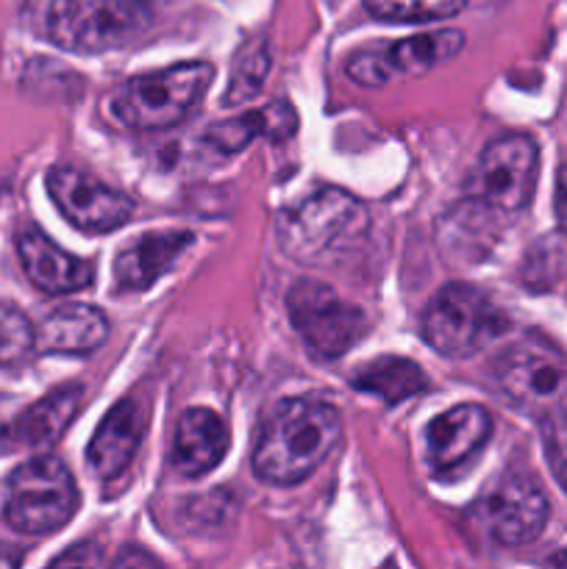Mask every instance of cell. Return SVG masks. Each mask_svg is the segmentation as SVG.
I'll return each mask as SVG.
<instances>
[{"instance_id":"cell-1","label":"cell","mask_w":567,"mask_h":569,"mask_svg":"<svg viewBox=\"0 0 567 569\" xmlns=\"http://www.w3.org/2000/svg\"><path fill=\"white\" fill-rule=\"evenodd\" d=\"M342 439V420L322 400L292 398L272 409L253 448L256 476L270 483L309 478Z\"/></svg>"},{"instance_id":"cell-2","label":"cell","mask_w":567,"mask_h":569,"mask_svg":"<svg viewBox=\"0 0 567 569\" xmlns=\"http://www.w3.org/2000/svg\"><path fill=\"white\" fill-rule=\"evenodd\" d=\"M278 244L298 264L322 267L345 259L365 242L370 214L339 189H322L278 214Z\"/></svg>"},{"instance_id":"cell-3","label":"cell","mask_w":567,"mask_h":569,"mask_svg":"<svg viewBox=\"0 0 567 569\" xmlns=\"http://www.w3.org/2000/svg\"><path fill=\"white\" fill-rule=\"evenodd\" d=\"M215 78V67L206 61L145 72L122 83L111 98V114L122 126L139 131H161L187 120L200 103Z\"/></svg>"},{"instance_id":"cell-4","label":"cell","mask_w":567,"mask_h":569,"mask_svg":"<svg viewBox=\"0 0 567 569\" xmlns=\"http://www.w3.org/2000/svg\"><path fill=\"white\" fill-rule=\"evenodd\" d=\"M78 509L72 472L53 456L31 459L11 476L3 517L26 537H48L64 528Z\"/></svg>"},{"instance_id":"cell-5","label":"cell","mask_w":567,"mask_h":569,"mask_svg":"<svg viewBox=\"0 0 567 569\" xmlns=\"http://www.w3.org/2000/svg\"><path fill=\"white\" fill-rule=\"evenodd\" d=\"M495 378L511 403L543 422L567 411V356L554 345L517 342L498 359Z\"/></svg>"},{"instance_id":"cell-6","label":"cell","mask_w":567,"mask_h":569,"mask_svg":"<svg viewBox=\"0 0 567 569\" xmlns=\"http://www.w3.org/2000/svg\"><path fill=\"white\" fill-rule=\"evenodd\" d=\"M500 331H504V317L481 289L467 283H450L439 289L422 315V337L448 359L472 356Z\"/></svg>"},{"instance_id":"cell-7","label":"cell","mask_w":567,"mask_h":569,"mask_svg":"<svg viewBox=\"0 0 567 569\" xmlns=\"http://www.w3.org/2000/svg\"><path fill=\"white\" fill-rule=\"evenodd\" d=\"M467 522L478 528L489 542L504 548L528 545L543 533L548 522V498L526 472H504L472 503Z\"/></svg>"},{"instance_id":"cell-8","label":"cell","mask_w":567,"mask_h":569,"mask_svg":"<svg viewBox=\"0 0 567 569\" xmlns=\"http://www.w3.org/2000/svg\"><path fill=\"white\" fill-rule=\"evenodd\" d=\"M539 148L526 133H506L484 148L470 178V194L498 214H517L531 200Z\"/></svg>"},{"instance_id":"cell-9","label":"cell","mask_w":567,"mask_h":569,"mask_svg":"<svg viewBox=\"0 0 567 569\" xmlns=\"http://www.w3.org/2000/svg\"><path fill=\"white\" fill-rule=\"evenodd\" d=\"M287 309L295 331L320 359H339L367 333V317L356 306L345 303L326 283H295L289 289Z\"/></svg>"},{"instance_id":"cell-10","label":"cell","mask_w":567,"mask_h":569,"mask_svg":"<svg viewBox=\"0 0 567 569\" xmlns=\"http://www.w3.org/2000/svg\"><path fill=\"white\" fill-rule=\"evenodd\" d=\"M465 48V33L431 31L400 42L376 44L350 56L348 76L361 87H381L392 78H415L437 67L439 61L454 59Z\"/></svg>"},{"instance_id":"cell-11","label":"cell","mask_w":567,"mask_h":569,"mask_svg":"<svg viewBox=\"0 0 567 569\" xmlns=\"http://www.w3.org/2000/svg\"><path fill=\"white\" fill-rule=\"evenodd\" d=\"M48 192L61 214L87 233L115 231L133 214V200L128 194L78 167H53L48 172Z\"/></svg>"},{"instance_id":"cell-12","label":"cell","mask_w":567,"mask_h":569,"mask_svg":"<svg viewBox=\"0 0 567 569\" xmlns=\"http://www.w3.org/2000/svg\"><path fill=\"white\" fill-rule=\"evenodd\" d=\"M153 20V0H78L67 50H111Z\"/></svg>"},{"instance_id":"cell-13","label":"cell","mask_w":567,"mask_h":569,"mask_svg":"<svg viewBox=\"0 0 567 569\" xmlns=\"http://www.w3.org/2000/svg\"><path fill=\"white\" fill-rule=\"evenodd\" d=\"M493 433V417L484 406H454L426 428V453L434 472L448 476L470 461L487 445Z\"/></svg>"},{"instance_id":"cell-14","label":"cell","mask_w":567,"mask_h":569,"mask_svg":"<svg viewBox=\"0 0 567 569\" xmlns=\"http://www.w3.org/2000/svg\"><path fill=\"white\" fill-rule=\"evenodd\" d=\"M22 270L37 289L48 295H70L89 287L94 278V267L89 261L76 259L72 253L50 242L39 228H26L17 237Z\"/></svg>"},{"instance_id":"cell-15","label":"cell","mask_w":567,"mask_h":569,"mask_svg":"<svg viewBox=\"0 0 567 569\" xmlns=\"http://www.w3.org/2000/svg\"><path fill=\"white\" fill-rule=\"evenodd\" d=\"M231 433L226 420L211 409L183 411L172 437V467L178 476L198 478L215 470L226 456Z\"/></svg>"},{"instance_id":"cell-16","label":"cell","mask_w":567,"mask_h":569,"mask_svg":"<svg viewBox=\"0 0 567 569\" xmlns=\"http://www.w3.org/2000/svg\"><path fill=\"white\" fill-rule=\"evenodd\" d=\"M145 433V415L133 400H120L94 431L87 448L89 467L100 481H111L131 465Z\"/></svg>"},{"instance_id":"cell-17","label":"cell","mask_w":567,"mask_h":569,"mask_svg":"<svg viewBox=\"0 0 567 569\" xmlns=\"http://www.w3.org/2000/svg\"><path fill=\"white\" fill-rule=\"evenodd\" d=\"M195 242L189 231H161L145 233L137 242L128 244L115 261L117 287L128 292L148 289L150 283L159 281L167 270L178 261V256Z\"/></svg>"},{"instance_id":"cell-18","label":"cell","mask_w":567,"mask_h":569,"mask_svg":"<svg viewBox=\"0 0 567 569\" xmlns=\"http://www.w3.org/2000/svg\"><path fill=\"white\" fill-rule=\"evenodd\" d=\"M81 400L83 389L78 383L56 389L48 398H42L31 409L22 411L6 428V445H11V448H44V445H53L70 428V422L76 420L78 409H81Z\"/></svg>"},{"instance_id":"cell-19","label":"cell","mask_w":567,"mask_h":569,"mask_svg":"<svg viewBox=\"0 0 567 569\" xmlns=\"http://www.w3.org/2000/svg\"><path fill=\"white\" fill-rule=\"evenodd\" d=\"M109 333V322L98 309L83 303L59 306L42 320L37 331L39 353L81 356L100 348Z\"/></svg>"},{"instance_id":"cell-20","label":"cell","mask_w":567,"mask_h":569,"mask_svg":"<svg viewBox=\"0 0 567 569\" xmlns=\"http://www.w3.org/2000/svg\"><path fill=\"white\" fill-rule=\"evenodd\" d=\"M298 128V114L287 100H276L261 111H248V114L237 117V120H226L220 126L211 128L206 133L211 144H217L226 153L242 150L250 139L267 137V139H287L292 137Z\"/></svg>"},{"instance_id":"cell-21","label":"cell","mask_w":567,"mask_h":569,"mask_svg":"<svg viewBox=\"0 0 567 569\" xmlns=\"http://www.w3.org/2000/svg\"><path fill=\"white\" fill-rule=\"evenodd\" d=\"M354 387L365 395H376L387 406H398L426 392L428 378L415 361L404 356H381L356 372Z\"/></svg>"},{"instance_id":"cell-22","label":"cell","mask_w":567,"mask_h":569,"mask_svg":"<svg viewBox=\"0 0 567 569\" xmlns=\"http://www.w3.org/2000/svg\"><path fill=\"white\" fill-rule=\"evenodd\" d=\"M498 211H493L489 206H484L481 200L470 198L467 203L456 206L445 214L442 228H439V239H442V248L450 256H461L467 261V256H481L487 253V242L493 239V217Z\"/></svg>"},{"instance_id":"cell-23","label":"cell","mask_w":567,"mask_h":569,"mask_svg":"<svg viewBox=\"0 0 567 569\" xmlns=\"http://www.w3.org/2000/svg\"><path fill=\"white\" fill-rule=\"evenodd\" d=\"M76 3L78 0H17V11L39 39L67 50Z\"/></svg>"},{"instance_id":"cell-24","label":"cell","mask_w":567,"mask_h":569,"mask_svg":"<svg viewBox=\"0 0 567 569\" xmlns=\"http://www.w3.org/2000/svg\"><path fill=\"white\" fill-rule=\"evenodd\" d=\"M267 70H270V48H267V42H250L248 48H242V53L237 56L231 67L226 103L233 106L256 98L261 83H265Z\"/></svg>"},{"instance_id":"cell-25","label":"cell","mask_w":567,"mask_h":569,"mask_svg":"<svg viewBox=\"0 0 567 569\" xmlns=\"http://www.w3.org/2000/svg\"><path fill=\"white\" fill-rule=\"evenodd\" d=\"M467 0H365L367 11L392 22H431L454 17Z\"/></svg>"},{"instance_id":"cell-26","label":"cell","mask_w":567,"mask_h":569,"mask_svg":"<svg viewBox=\"0 0 567 569\" xmlns=\"http://www.w3.org/2000/svg\"><path fill=\"white\" fill-rule=\"evenodd\" d=\"M37 348V331L20 311L0 306V365H20Z\"/></svg>"},{"instance_id":"cell-27","label":"cell","mask_w":567,"mask_h":569,"mask_svg":"<svg viewBox=\"0 0 567 569\" xmlns=\"http://www.w3.org/2000/svg\"><path fill=\"white\" fill-rule=\"evenodd\" d=\"M545 453L559 487L567 492V411L545 420Z\"/></svg>"},{"instance_id":"cell-28","label":"cell","mask_w":567,"mask_h":569,"mask_svg":"<svg viewBox=\"0 0 567 569\" xmlns=\"http://www.w3.org/2000/svg\"><path fill=\"white\" fill-rule=\"evenodd\" d=\"M556 220H559V228L567 233V164L559 170V178H556Z\"/></svg>"},{"instance_id":"cell-29","label":"cell","mask_w":567,"mask_h":569,"mask_svg":"<svg viewBox=\"0 0 567 569\" xmlns=\"http://www.w3.org/2000/svg\"><path fill=\"white\" fill-rule=\"evenodd\" d=\"M100 565V556H89L87 550H72V553H67V556H61V559H56L53 565Z\"/></svg>"},{"instance_id":"cell-30","label":"cell","mask_w":567,"mask_h":569,"mask_svg":"<svg viewBox=\"0 0 567 569\" xmlns=\"http://www.w3.org/2000/svg\"><path fill=\"white\" fill-rule=\"evenodd\" d=\"M14 565H20V553H14L9 545L0 542V567H14Z\"/></svg>"},{"instance_id":"cell-31","label":"cell","mask_w":567,"mask_h":569,"mask_svg":"<svg viewBox=\"0 0 567 569\" xmlns=\"http://www.w3.org/2000/svg\"><path fill=\"white\" fill-rule=\"evenodd\" d=\"M550 565H559V567H567V550H561V553H556L554 559H550Z\"/></svg>"}]
</instances>
